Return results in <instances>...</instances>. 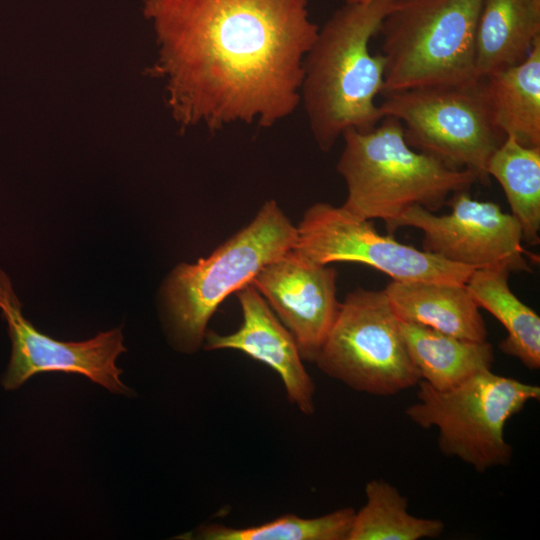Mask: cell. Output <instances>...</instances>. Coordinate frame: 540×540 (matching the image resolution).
Masks as SVG:
<instances>
[{
	"mask_svg": "<svg viewBox=\"0 0 540 540\" xmlns=\"http://www.w3.org/2000/svg\"><path fill=\"white\" fill-rule=\"evenodd\" d=\"M355 510L345 507L315 518L286 514L257 526L235 528L219 523L200 526L189 539L199 540H348Z\"/></svg>",
	"mask_w": 540,
	"mask_h": 540,
	"instance_id": "cell-21",
	"label": "cell"
},
{
	"mask_svg": "<svg viewBox=\"0 0 540 540\" xmlns=\"http://www.w3.org/2000/svg\"><path fill=\"white\" fill-rule=\"evenodd\" d=\"M540 39V0H482L475 32L478 78L523 62Z\"/></svg>",
	"mask_w": 540,
	"mask_h": 540,
	"instance_id": "cell-15",
	"label": "cell"
},
{
	"mask_svg": "<svg viewBox=\"0 0 540 540\" xmlns=\"http://www.w3.org/2000/svg\"><path fill=\"white\" fill-rule=\"evenodd\" d=\"M336 165L347 186L341 207L362 219H382L386 226L420 205L432 212L459 191L478 182L464 169L451 168L408 145L402 124L385 116L369 131L348 130Z\"/></svg>",
	"mask_w": 540,
	"mask_h": 540,
	"instance_id": "cell-3",
	"label": "cell"
},
{
	"mask_svg": "<svg viewBox=\"0 0 540 540\" xmlns=\"http://www.w3.org/2000/svg\"><path fill=\"white\" fill-rule=\"evenodd\" d=\"M496 128L527 147H540V39L527 58L480 77Z\"/></svg>",
	"mask_w": 540,
	"mask_h": 540,
	"instance_id": "cell-16",
	"label": "cell"
},
{
	"mask_svg": "<svg viewBox=\"0 0 540 540\" xmlns=\"http://www.w3.org/2000/svg\"><path fill=\"white\" fill-rule=\"evenodd\" d=\"M236 296L243 318L240 328L226 335L208 329L202 348L238 350L264 363L280 376L289 402L305 415H312L315 385L293 336L251 284Z\"/></svg>",
	"mask_w": 540,
	"mask_h": 540,
	"instance_id": "cell-13",
	"label": "cell"
},
{
	"mask_svg": "<svg viewBox=\"0 0 540 540\" xmlns=\"http://www.w3.org/2000/svg\"><path fill=\"white\" fill-rule=\"evenodd\" d=\"M446 205L451 212L445 215L414 205L386 226L387 231L417 228L423 233L422 250L452 263L531 271L524 257L521 228L512 214L496 203L471 198L468 191L454 193Z\"/></svg>",
	"mask_w": 540,
	"mask_h": 540,
	"instance_id": "cell-10",
	"label": "cell"
},
{
	"mask_svg": "<svg viewBox=\"0 0 540 540\" xmlns=\"http://www.w3.org/2000/svg\"><path fill=\"white\" fill-rule=\"evenodd\" d=\"M366 502L355 512L348 540H419L444 531L439 519L419 518L408 511V499L385 480L365 486Z\"/></svg>",
	"mask_w": 540,
	"mask_h": 540,
	"instance_id": "cell-20",
	"label": "cell"
},
{
	"mask_svg": "<svg viewBox=\"0 0 540 540\" xmlns=\"http://www.w3.org/2000/svg\"><path fill=\"white\" fill-rule=\"evenodd\" d=\"M417 402L407 417L422 428L438 430V448L482 473L506 466L513 448L504 437L507 421L524 406L540 399L538 385L481 371L449 390H437L420 380Z\"/></svg>",
	"mask_w": 540,
	"mask_h": 540,
	"instance_id": "cell-6",
	"label": "cell"
},
{
	"mask_svg": "<svg viewBox=\"0 0 540 540\" xmlns=\"http://www.w3.org/2000/svg\"><path fill=\"white\" fill-rule=\"evenodd\" d=\"M482 0H392L378 34L383 94L473 82Z\"/></svg>",
	"mask_w": 540,
	"mask_h": 540,
	"instance_id": "cell-5",
	"label": "cell"
},
{
	"mask_svg": "<svg viewBox=\"0 0 540 540\" xmlns=\"http://www.w3.org/2000/svg\"><path fill=\"white\" fill-rule=\"evenodd\" d=\"M489 177L501 185L511 214L517 220L522 240L540 242V147H527L507 137L487 165Z\"/></svg>",
	"mask_w": 540,
	"mask_h": 540,
	"instance_id": "cell-19",
	"label": "cell"
},
{
	"mask_svg": "<svg viewBox=\"0 0 540 540\" xmlns=\"http://www.w3.org/2000/svg\"><path fill=\"white\" fill-rule=\"evenodd\" d=\"M337 271L291 249L265 265L250 284L293 336L303 361L315 359L337 317Z\"/></svg>",
	"mask_w": 540,
	"mask_h": 540,
	"instance_id": "cell-12",
	"label": "cell"
},
{
	"mask_svg": "<svg viewBox=\"0 0 540 540\" xmlns=\"http://www.w3.org/2000/svg\"><path fill=\"white\" fill-rule=\"evenodd\" d=\"M297 228L295 250L322 265L365 264L395 281L466 284L474 267L444 260L424 250L378 233L370 220L341 206L318 202L304 212Z\"/></svg>",
	"mask_w": 540,
	"mask_h": 540,
	"instance_id": "cell-9",
	"label": "cell"
},
{
	"mask_svg": "<svg viewBox=\"0 0 540 540\" xmlns=\"http://www.w3.org/2000/svg\"><path fill=\"white\" fill-rule=\"evenodd\" d=\"M296 241V226L275 200H268L207 257L175 266L159 291L172 345L185 353L198 351L219 305L250 284L265 265L294 249Z\"/></svg>",
	"mask_w": 540,
	"mask_h": 540,
	"instance_id": "cell-4",
	"label": "cell"
},
{
	"mask_svg": "<svg viewBox=\"0 0 540 540\" xmlns=\"http://www.w3.org/2000/svg\"><path fill=\"white\" fill-rule=\"evenodd\" d=\"M379 106L402 124L413 149L489 183V159L505 137L492 121L480 78L386 93Z\"/></svg>",
	"mask_w": 540,
	"mask_h": 540,
	"instance_id": "cell-7",
	"label": "cell"
},
{
	"mask_svg": "<svg viewBox=\"0 0 540 540\" xmlns=\"http://www.w3.org/2000/svg\"><path fill=\"white\" fill-rule=\"evenodd\" d=\"M314 363L328 377L377 396L421 380L384 290L359 287L346 295Z\"/></svg>",
	"mask_w": 540,
	"mask_h": 540,
	"instance_id": "cell-8",
	"label": "cell"
},
{
	"mask_svg": "<svg viewBox=\"0 0 540 540\" xmlns=\"http://www.w3.org/2000/svg\"><path fill=\"white\" fill-rule=\"evenodd\" d=\"M400 330L421 380L437 390H449L493 364L494 350L487 340L461 339L403 321Z\"/></svg>",
	"mask_w": 540,
	"mask_h": 540,
	"instance_id": "cell-17",
	"label": "cell"
},
{
	"mask_svg": "<svg viewBox=\"0 0 540 540\" xmlns=\"http://www.w3.org/2000/svg\"><path fill=\"white\" fill-rule=\"evenodd\" d=\"M0 309L12 342L10 363L2 377L6 390L20 387L40 372L78 373L112 393L132 395L119 376L116 359L126 351L120 328L81 342L56 340L38 331L22 314L11 280L0 269Z\"/></svg>",
	"mask_w": 540,
	"mask_h": 540,
	"instance_id": "cell-11",
	"label": "cell"
},
{
	"mask_svg": "<svg viewBox=\"0 0 540 540\" xmlns=\"http://www.w3.org/2000/svg\"><path fill=\"white\" fill-rule=\"evenodd\" d=\"M510 271L502 266L475 269L465 286L479 308L490 312L506 329L500 350L526 368H540V317L511 291Z\"/></svg>",
	"mask_w": 540,
	"mask_h": 540,
	"instance_id": "cell-18",
	"label": "cell"
},
{
	"mask_svg": "<svg viewBox=\"0 0 540 540\" xmlns=\"http://www.w3.org/2000/svg\"><path fill=\"white\" fill-rule=\"evenodd\" d=\"M307 0H145L159 47L150 69L166 79L183 127H271L300 104L303 61L319 27Z\"/></svg>",
	"mask_w": 540,
	"mask_h": 540,
	"instance_id": "cell-1",
	"label": "cell"
},
{
	"mask_svg": "<svg viewBox=\"0 0 540 540\" xmlns=\"http://www.w3.org/2000/svg\"><path fill=\"white\" fill-rule=\"evenodd\" d=\"M400 321L471 341H486L479 307L465 284L392 280L384 289Z\"/></svg>",
	"mask_w": 540,
	"mask_h": 540,
	"instance_id": "cell-14",
	"label": "cell"
},
{
	"mask_svg": "<svg viewBox=\"0 0 540 540\" xmlns=\"http://www.w3.org/2000/svg\"><path fill=\"white\" fill-rule=\"evenodd\" d=\"M392 0L345 2L319 28L303 61L300 102L318 148L329 152L348 130L369 131L382 119L385 61L370 42Z\"/></svg>",
	"mask_w": 540,
	"mask_h": 540,
	"instance_id": "cell-2",
	"label": "cell"
},
{
	"mask_svg": "<svg viewBox=\"0 0 540 540\" xmlns=\"http://www.w3.org/2000/svg\"><path fill=\"white\" fill-rule=\"evenodd\" d=\"M365 1H369V0H345V2H365Z\"/></svg>",
	"mask_w": 540,
	"mask_h": 540,
	"instance_id": "cell-22",
	"label": "cell"
}]
</instances>
